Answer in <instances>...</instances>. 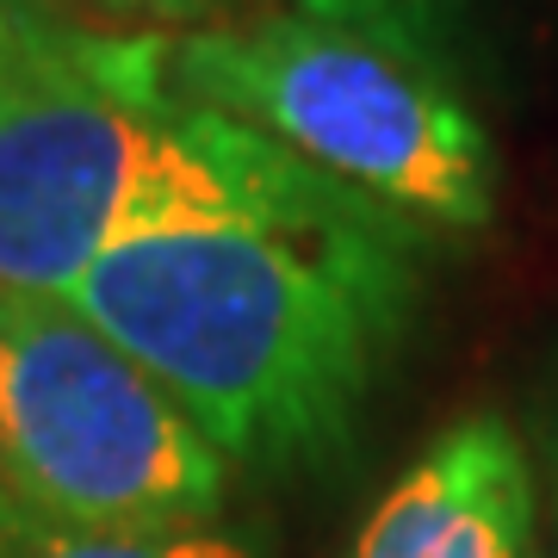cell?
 I'll return each instance as SVG.
<instances>
[{"label": "cell", "mask_w": 558, "mask_h": 558, "mask_svg": "<svg viewBox=\"0 0 558 558\" xmlns=\"http://www.w3.org/2000/svg\"><path fill=\"white\" fill-rule=\"evenodd\" d=\"M428 230L336 180L119 242L69 286L236 472L299 478L354 447L422 304Z\"/></svg>", "instance_id": "cell-1"}, {"label": "cell", "mask_w": 558, "mask_h": 558, "mask_svg": "<svg viewBox=\"0 0 558 558\" xmlns=\"http://www.w3.org/2000/svg\"><path fill=\"white\" fill-rule=\"evenodd\" d=\"M248 124L180 100L149 32H87L0 100V286L69 299L119 242L317 186Z\"/></svg>", "instance_id": "cell-2"}, {"label": "cell", "mask_w": 558, "mask_h": 558, "mask_svg": "<svg viewBox=\"0 0 558 558\" xmlns=\"http://www.w3.org/2000/svg\"><path fill=\"white\" fill-rule=\"evenodd\" d=\"M180 100L248 124L360 199L440 230L497 218V156L416 20L260 7L149 38Z\"/></svg>", "instance_id": "cell-3"}, {"label": "cell", "mask_w": 558, "mask_h": 558, "mask_svg": "<svg viewBox=\"0 0 558 558\" xmlns=\"http://www.w3.org/2000/svg\"><path fill=\"white\" fill-rule=\"evenodd\" d=\"M230 459L69 299L0 286V490L57 534H168L230 509Z\"/></svg>", "instance_id": "cell-4"}, {"label": "cell", "mask_w": 558, "mask_h": 558, "mask_svg": "<svg viewBox=\"0 0 558 558\" xmlns=\"http://www.w3.org/2000/svg\"><path fill=\"white\" fill-rule=\"evenodd\" d=\"M341 558H546L527 428L502 410L435 428Z\"/></svg>", "instance_id": "cell-5"}, {"label": "cell", "mask_w": 558, "mask_h": 558, "mask_svg": "<svg viewBox=\"0 0 558 558\" xmlns=\"http://www.w3.org/2000/svg\"><path fill=\"white\" fill-rule=\"evenodd\" d=\"M7 558H274L255 527L205 521V527H168V534H57L32 527Z\"/></svg>", "instance_id": "cell-6"}, {"label": "cell", "mask_w": 558, "mask_h": 558, "mask_svg": "<svg viewBox=\"0 0 558 558\" xmlns=\"http://www.w3.org/2000/svg\"><path fill=\"white\" fill-rule=\"evenodd\" d=\"M57 7H69L75 20L100 25V32H149V38L230 20V0H57Z\"/></svg>", "instance_id": "cell-7"}, {"label": "cell", "mask_w": 558, "mask_h": 558, "mask_svg": "<svg viewBox=\"0 0 558 558\" xmlns=\"http://www.w3.org/2000/svg\"><path fill=\"white\" fill-rule=\"evenodd\" d=\"M527 447H534V472H539V534H546V558H558V385L539 398Z\"/></svg>", "instance_id": "cell-8"}, {"label": "cell", "mask_w": 558, "mask_h": 558, "mask_svg": "<svg viewBox=\"0 0 558 558\" xmlns=\"http://www.w3.org/2000/svg\"><path fill=\"white\" fill-rule=\"evenodd\" d=\"M274 7H304V13H348V20H410L391 0H274ZM422 25V20H416Z\"/></svg>", "instance_id": "cell-9"}, {"label": "cell", "mask_w": 558, "mask_h": 558, "mask_svg": "<svg viewBox=\"0 0 558 558\" xmlns=\"http://www.w3.org/2000/svg\"><path fill=\"white\" fill-rule=\"evenodd\" d=\"M25 534H32V521H25L20 509H13V502H7V490H0V558L13 553V546H20Z\"/></svg>", "instance_id": "cell-10"}, {"label": "cell", "mask_w": 558, "mask_h": 558, "mask_svg": "<svg viewBox=\"0 0 558 558\" xmlns=\"http://www.w3.org/2000/svg\"><path fill=\"white\" fill-rule=\"evenodd\" d=\"M391 7H398V13H410V20H422V7H428V0H391Z\"/></svg>", "instance_id": "cell-11"}]
</instances>
